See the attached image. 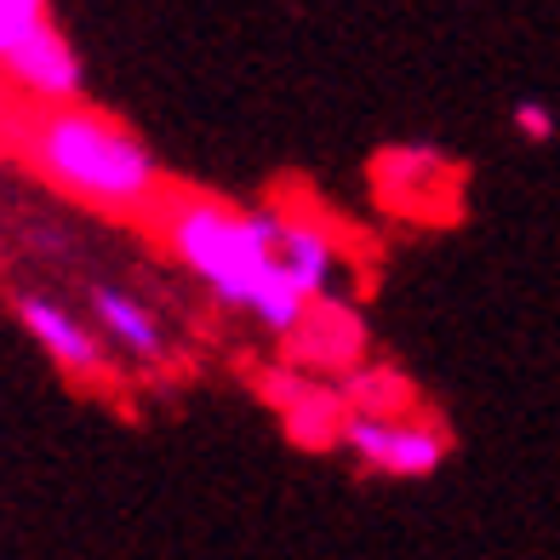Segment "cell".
<instances>
[{
	"mask_svg": "<svg viewBox=\"0 0 560 560\" xmlns=\"http://www.w3.org/2000/svg\"><path fill=\"white\" fill-rule=\"evenodd\" d=\"M149 229L172 246L177 264H189L223 303L252 310L269 332L292 338L310 292L298 287L280 264V218L275 212H241L207 189H172L155 200Z\"/></svg>",
	"mask_w": 560,
	"mask_h": 560,
	"instance_id": "1",
	"label": "cell"
},
{
	"mask_svg": "<svg viewBox=\"0 0 560 560\" xmlns=\"http://www.w3.org/2000/svg\"><path fill=\"white\" fill-rule=\"evenodd\" d=\"M12 155H23L69 200L109 218L143 223L166 195V177L143 149V138H132L115 115L81 104V97L74 104H30L23 97L12 126Z\"/></svg>",
	"mask_w": 560,
	"mask_h": 560,
	"instance_id": "2",
	"label": "cell"
},
{
	"mask_svg": "<svg viewBox=\"0 0 560 560\" xmlns=\"http://www.w3.org/2000/svg\"><path fill=\"white\" fill-rule=\"evenodd\" d=\"M343 446L361 452V464H372L377 475H435L452 452V435L441 423H418V418H372V412H349Z\"/></svg>",
	"mask_w": 560,
	"mask_h": 560,
	"instance_id": "3",
	"label": "cell"
},
{
	"mask_svg": "<svg viewBox=\"0 0 560 560\" xmlns=\"http://www.w3.org/2000/svg\"><path fill=\"white\" fill-rule=\"evenodd\" d=\"M258 389L269 395V406L287 423V435L310 452L326 446H343V429H349V395L343 389H326L320 377H298V372H264Z\"/></svg>",
	"mask_w": 560,
	"mask_h": 560,
	"instance_id": "4",
	"label": "cell"
},
{
	"mask_svg": "<svg viewBox=\"0 0 560 560\" xmlns=\"http://www.w3.org/2000/svg\"><path fill=\"white\" fill-rule=\"evenodd\" d=\"M0 81L18 97H30V104H74V97H81V58H74V46L52 30V18H46L40 30L0 63Z\"/></svg>",
	"mask_w": 560,
	"mask_h": 560,
	"instance_id": "5",
	"label": "cell"
},
{
	"mask_svg": "<svg viewBox=\"0 0 560 560\" xmlns=\"http://www.w3.org/2000/svg\"><path fill=\"white\" fill-rule=\"evenodd\" d=\"M292 354L303 366H315L326 377H343L366 361V332H361V315L338 298H315L303 310L298 332H292Z\"/></svg>",
	"mask_w": 560,
	"mask_h": 560,
	"instance_id": "6",
	"label": "cell"
},
{
	"mask_svg": "<svg viewBox=\"0 0 560 560\" xmlns=\"http://www.w3.org/2000/svg\"><path fill=\"white\" fill-rule=\"evenodd\" d=\"M18 320H23V332H30L63 372L74 377H104V343H97V332H86L81 320H74L69 310H58L52 298H30L23 292L18 298Z\"/></svg>",
	"mask_w": 560,
	"mask_h": 560,
	"instance_id": "7",
	"label": "cell"
},
{
	"mask_svg": "<svg viewBox=\"0 0 560 560\" xmlns=\"http://www.w3.org/2000/svg\"><path fill=\"white\" fill-rule=\"evenodd\" d=\"M280 264L310 298H338V246L326 241V223L280 218Z\"/></svg>",
	"mask_w": 560,
	"mask_h": 560,
	"instance_id": "8",
	"label": "cell"
},
{
	"mask_svg": "<svg viewBox=\"0 0 560 560\" xmlns=\"http://www.w3.org/2000/svg\"><path fill=\"white\" fill-rule=\"evenodd\" d=\"M92 310H97V326L120 343V349H132V354H143V361H161V349H166V338H161V320L143 310L138 298H126V292H115V287H104L92 298Z\"/></svg>",
	"mask_w": 560,
	"mask_h": 560,
	"instance_id": "9",
	"label": "cell"
},
{
	"mask_svg": "<svg viewBox=\"0 0 560 560\" xmlns=\"http://www.w3.org/2000/svg\"><path fill=\"white\" fill-rule=\"evenodd\" d=\"M343 395H349V412H372V418H406L418 406V395H412V384L395 372V366H354V372H343V384H338Z\"/></svg>",
	"mask_w": 560,
	"mask_h": 560,
	"instance_id": "10",
	"label": "cell"
},
{
	"mask_svg": "<svg viewBox=\"0 0 560 560\" xmlns=\"http://www.w3.org/2000/svg\"><path fill=\"white\" fill-rule=\"evenodd\" d=\"M46 23V0H0V63Z\"/></svg>",
	"mask_w": 560,
	"mask_h": 560,
	"instance_id": "11",
	"label": "cell"
},
{
	"mask_svg": "<svg viewBox=\"0 0 560 560\" xmlns=\"http://www.w3.org/2000/svg\"><path fill=\"white\" fill-rule=\"evenodd\" d=\"M515 132L532 138V143H544V138H555V115H549L544 104H521V109H515Z\"/></svg>",
	"mask_w": 560,
	"mask_h": 560,
	"instance_id": "12",
	"label": "cell"
},
{
	"mask_svg": "<svg viewBox=\"0 0 560 560\" xmlns=\"http://www.w3.org/2000/svg\"><path fill=\"white\" fill-rule=\"evenodd\" d=\"M18 104H23V97L7 86V81H0V149H12V126H18Z\"/></svg>",
	"mask_w": 560,
	"mask_h": 560,
	"instance_id": "13",
	"label": "cell"
}]
</instances>
